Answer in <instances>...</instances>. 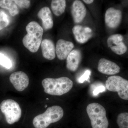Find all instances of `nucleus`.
<instances>
[{"label": "nucleus", "mask_w": 128, "mask_h": 128, "mask_svg": "<svg viewBox=\"0 0 128 128\" xmlns=\"http://www.w3.org/2000/svg\"><path fill=\"white\" fill-rule=\"evenodd\" d=\"M9 80L14 88L18 92L23 91L29 84V78L23 72H16L12 73L9 77Z\"/></svg>", "instance_id": "nucleus-8"}, {"label": "nucleus", "mask_w": 128, "mask_h": 128, "mask_svg": "<svg viewBox=\"0 0 128 128\" xmlns=\"http://www.w3.org/2000/svg\"><path fill=\"white\" fill-rule=\"evenodd\" d=\"M83 1L86 4H90L94 2V0H83Z\"/></svg>", "instance_id": "nucleus-24"}, {"label": "nucleus", "mask_w": 128, "mask_h": 128, "mask_svg": "<svg viewBox=\"0 0 128 128\" xmlns=\"http://www.w3.org/2000/svg\"><path fill=\"white\" fill-rule=\"evenodd\" d=\"M38 16L42 20V25L44 30H49L52 28L54 25L52 16L48 7L46 6L41 8L38 12Z\"/></svg>", "instance_id": "nucleus-15"}, {"label": "nucleus", "mask_w": 128, "mask_h": 128, "mask_svg": "<svg viewBox=\"0 0 128 128\" xmlns=\"http://www.w3.org/2000/svg\"><path fill=\"white\" fill-rule=\"evenodd\" d=\"M0 7L8 10L10 14L13 16L19 12L18 7L14 0H0Z\"/></svg>", "instance_id": "nucleus-18"}, {"label": "nucleus", "mask_w": 128, "mask_h": 128, "mask_svg": "<svg viewBox=\"0 0 128 128\" xmlns=\"http://www.w3.org/2000/svg\"><path fill=\"white\" fill-rule=\"evenodd\" d=\"M122 12L113 7L108 8L105 12V22L106 25L111 28H115L121 24Z\"/></svg>", "instance_id": "nucleus-9"}, {"label": "nucleus", "mask_w": 128, "mask_h": 128, "mask_svg": "<svg viewBox=\"0 0 128 128\" xmlns=\"http://www.w3.org/2000/svg\"><path fill=\"white\" fill-rule=\"evenodd\" d=\"M124 37L120 34H114L108 38V47L118 55H122L127 51V46L124 42Z\"/></svg>", "instance_id": "nucleus-7"}, {"label": "nucleus", "mask_w": 128, "mask_h": 128, "mask_svg": "<svg viewBox=\"0 0 128 128\" xmlns=\"http://www.w3.org/2000/svg\"><path fill=\"white\" fill-rule=\"evenodd\" d=\"M44 92L51 96H61L70 92L73 87V81L68 77L48 78L42 80Z\"/></svg>", "instance_id": "nucleus-1"}, {"label": "nucleus", "mask_w": 128, "mask_h": 128, "mask_svg": "<svg viewBox=\"0 0 128 128\" xmlns=\"http://www.w3.org/2000/svg\"><path fill=\"white\" fill-rule=\"evenodd\" d=\"M90 74V71L89 70L86 71L84 74L79 79V81L80 82H82L85 80H87L89 77V76Z\"/></svg>", "instance_id": "nucleus-23"}, {"label": "nucleus", "mask_w": 128, "mask_h": 128, "mask_svg": "<svg viewBox=\"0 0 128 128\" xmlns=\"http://www.w3.org/2000/svg\"><path fill=\"white\" fill-rule=\"evenodd\" d=\"M47 106H48V105H45V106H44V107H45V108H46L47 107Z\"/></svg>", "instance_id": "nucleus-25"}, {"label": "nucleus", "mask_w": 128, "mask_h": 128, "mask_svg": "<svg viewBox=\"0 0 128 128\" xmlns=\"http://www.w3.org/2000/svg\"><path fill=\"white\" fill-rule=\"evenodd\" d=\"M14 1L17 6L21 8L27 9L30 7L31 4L30 1L28 0H15Z\"/></svg>", "instance_id": "nucleus-22"}, {"label": "nucleus", "mask_w": 128, "mask_h": 128, "mask_svg": "<svg viewBox=\"0 0 128 128\" xmlns=\"http://www.w3.org/2000/svg\"><path fill=\"white\" fill-rule=\"evenodd\" d=\"M86 112L92 128H108L109 122L105 108L101 104L93 102L88 105Z\"/></svg>", "instance_id": "nucleus-4"}, {"label": "nucleus", "mask_w": 128, "mask_h": 128, "mask_svg": "<svg viewBox=\"0 0 128 128\" xmlns=\"http://www.w3.org/2000/svg\"><path fill=\"white\" fill-rule=\"evenodd\" d=\"M10 23L9 17L5 11L0 10V30L7 27Z\"/></svg>", "instance_id": "nucleus-20"}, {"label": "nucleus", "mask_w": 128, "mask_h": 128, "mask_svg": "<svg viewBox=\"0 0 128 128\" xmlns=\"http://www.w3.org/2000/svg\"><path fill=\"white\" fill-rule=\"evenodd\" d=\"M72 32L77 42L84 44L92 36V30L88 27H83L81 25H76L72 28Z\"/></svg>", "instance_id": "nucleus-13"}, {"label": "nucleus", "mask_w": 128, "mask_h": 128, "mask_svg": "<svg viewBox=\"0 0 128 128\" xmlns=\"http://www.w3.org/2000/svg\"><path fill=\"white\" fill-rule=\"evenodd\" d=\"M26 30L28 34L22 39L24 45L32 52H36L42 41L43 28L36 22L32 21L28 24Z\"/></svg>", "instance_id": "nucleus-2"}, {"label": "nucleus", "mask_w": 128, "mask_h": 128, "mask_svg": "<svg viewBox=\"0 0 128 128\" xmlns=\"http://www.w3.org/2000/svg\"><path fill=\"white\" fill-rule=\"evenodd\" d=\"M120 67L114 62L102 58L98 62V70L102 74L108 75H114L120 72Z\"/></svg>", "instance_id": "nucleus-10"}, {"label": "nucleus", "mask_w": 128, "mask_h": 128, "mask_svg": "<svg viewBox=\"0 0 128 128\" xmlns=\"http://www.w3.org/2000/svg\"><path fill=\"white\" fill-rule=\"evenodd\" d=\"M74 47L73 42L63 39L57 41L56 47V53L58 58L60 60L66 59Z\"/></svg>", "instance_id": "nucleus-11"}, {"label": "nucleus", "mask_w": 128, "mask_h": 128, "mask_svg": "<svg viewBox=\"0 0 128 128\" xmlns=\"http://www.w3.org/2000/svg\"><path fill=\"white\" fill-rule=\"evenodd\" d=\"M107 89L110 92H118L121 99L128 100V81L118 76H112L105 82Z\"/></svg>", "instance_id": "nucleus-6"}, {"label": "nucleus", "mask_w": 128, "mask_h": 128, "mask_svg": "<svg viewBox=\"0 0 128 128\" xmlns=\"http://www.w3.org/2000/svg\"><path fill=\"white\" fill-rule=\"evenodd\" d=\"M117 123L119 128H128V112L120 114L117 117Z\"/></svg>", "instance_id": "nucleus-19"}, {"label": "nucleus", "mask_w": 128, "mask_h": 128, "mask_svg": "<svg viewBox=\"0 0 128 128\" xmlns=\"http://www.w3.org/2000/svg\"><path fill=\"white\" fill-rule=\"evenodd\" d=\"M64 116V111L59 106L54 105L48 108L43 113L37 115L33 120L35 128H46L50 124L58 122Z\"/></svg>", "instance_id": "nucleus-3"}, {"label": "nucleus", "mask_w": 128, "mask_h": 128, "mask_svg": "<svg viewBox=\"0 0 128 128\" xmlns=\"http://www.w3.org/2000/svg\"><path fill=\"white\" fill-rule=\"evenodd\" d=\"M66 6L65 0H54L51 2L50 6L53 13L58 16L64 12Z\"/></svg>", "instance_id": "nucleus-17"}, {"label": "nucleus", "mask_w": 128, "mask_h": 128, "mask_svg": "<svg viewBox=\"0 0 128 128\" xmlns=\"http://www.w3.org/2000/svg\"><path fill=\"white\" fill-rule=\"evenodd\" d=\"M0 109L4 114L6 122L9 124L18 122L22 116V109L20 105L12 99L2 101L0 104Z\"/></svg>", "instance_id": "nucleus-5"}, {"label": "nucleus", "mask_w": 128, "mask_h": 128, "mask_svg": "<svg viewBox=\"0 0 128 128\" xmlns=\"http://www.w3.org/2000/svg\"><path fill=\"white\" fill-rule=\"evenodd\" d=\"M71 14L75 23H80L87 14L86 6L82 2L79 0L74 1L71 7Z\"/></svg>", "instance_id": "nucleus-12"}, {"label": "nucleus", "mask_w": 128, "mask_h": 128, "mask_svg": "<svg viewBox=\"0 0 128 128\" xmlns=\"http://www.w3.org/2000/svg\"><path fill=\"white\" fill-rule=\"evenodd\" d=\"M0 64L7 69H10L12 66L10 60L1 53H0Z\"/></svg>", "instance_id": "nucleus-21"}, {"label": "nucleus", "mask_w": 128, "mask_h": 128, "mask_svg": "<svg viewBox=\"0 0 128 128\" xmlns=\"http://www.w3.org/2000/svg\"><path fill=\"white\" fill-rule=\"evenodd\" d=\"M43 56L46 59L52 60L56 57V49L54 44L50 39H44L41 44Z\"/></svg>", "instance_id": "nucleus-16"}, {"label": "nucleus", "mask_w": 128, "mask_h": 128, "mask_svg": "<svg viewBox=\"0 0 128 128\" xmlns=\"http://www.w3.org/2000/svg\"><path fill=\"white\" fill-rule=\"evenodd\" d=\"M82 60L80 51L74 50L70 53L66 58V67L70 71L75 72L79 67Z\"/></svg>", "instance_id": "nucleus-14"}, {"label": "nucleus", "mask_w": 128, "mask_h": 128, "mask_svg": "<svg viewBox=\"0 0 128 128\" xmlns=\"http://www.w3.org/2000/svg\"><path fill=\"white\" fill-rule=\"evenodd\" d=\"M46 100H48V98H46Z\"/></svg>", "instance_id": "nucleus-26"}]
</instances>
